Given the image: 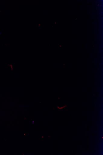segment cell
Instances as JSON below:
<instances>
[{
  "instance_id": "cell-1",
  "label": "cell",
  "mask_w": 103,
  "mask_h": 155,
  "mask_svg": "<svg viewBox=\"0 0 103 155\" xmlns=\"http://www.w3.org/2000/svg\"><path fill=\"white\" fill-rule=\"evenodd\" d=\"M67 107V106H64V107H57V108H58L59 109H63L64 108H65V107Z\"/></svg>"
},
{
  "instance_id": "cell-2",
  "label": "cell",
  "mask_w": 103,
  "mask_h": 155,
  "mask_svg": "<svg viewBox=\"0 0 103 155\" xmlns=\"http://www.w3.org/2000/svg\"><path fill=\"white\" fill-rule=\"evenodd\" d=\"M1 35V33H0V35Z\"/></svg>"
}]
</instances>
